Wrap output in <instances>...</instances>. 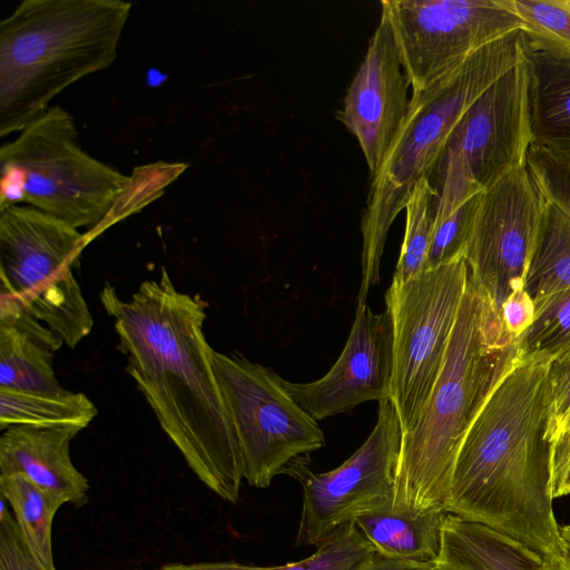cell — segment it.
Wrapping results in <instances>:
<instances>
[{
    "label": "cell",
    "instance_id": "cell-18",
    "mask_svg": "<svg viewBox=\"0 0 570 570\" xmlns=\"http://www.w3.org/2000/svg\"><path fill=\"white\" fill-rule=\"evenodd\" d=\"M439 570H548L549 562L520 541L448 513L433 561Z\"/></svg>",
    "mask_w": 570,
    "mask_h": 570
},
{
    "label": "cell",
    "instance_id": "cell-16",
    "mask_svg": "<svg viewBox=\"0 0 570 570\" xmlns=\"http://www.w3.org/2000/svg\"><path fill=\"white\" fill-rule=\"evenodd\" d=\"M72 428L11 426L0 436V475L21 474L80 508L88 503V479L73 465Z\"/></svg>",
    "mask_w": 570,
    "mask_h": 570
},
{
    "label": "cell",
    "instance_id": "cell-3",
    "mask_svg": "<svg viewBox=\"0 0 570 570\" xmlns=\"http://www.w3.org/2000/svg\"><path fill=\"white\" fill-rule=\"evenodd\" d=\"M519 355L499 311L469 278L441 372L402 436L393 510H445L461 444Z\"/></svg>",
    "mask_w": 570,
    "mask_h": 570
},
{
    "label": "cell",
    "instance_id": "cell-27",
    "mask_svg": "<svg viewBox=\"0 0 570 570\" xmlns=\"http://www.w3.org/2000/svg\"><path fill=\"white\" fill-rule=\"evenodd\" d=\"M508 1L530 47L570 58V0Z\"/></svg>",
    "mask_w": 570,
    "mask_h": 570
},
{
    "label": "cell",
    "instance_id": "cell-22",
    "mask_svg": "<svg viewBox=\"0 0 570 570\" xmlns=\"http://www.w3.org/2000/svg\"><path fill=\"white\" fill-rule=\"evenodd\" d=\"M0 495L7 500L30 553L43 570H56L52 523L66 502L21 474L0 475Z\"/></svg>",
    "mask_w": 570,
    "mask_h": 570
},
{
    "label": "cell",
    "instance_id": "cell-2",
    "mask_svg": "<svg viewBox=\"0 0 570 570\" xmlns=\"http://www.w3.org/2000/svg\"><path fill=\"white\" fill-rule=\"evenodd\" d=\"M550 363L544 355H519L498 382L461 444L445 511L563 567L567 549L550 474Z\"/></svg>",
    "mask_w": 570,
    "mask_h": 570
},
{
    "label": "cell",
    "instance_id": "cell-13",
    "mask_svg": "<svg viewBox=\"0 0 570 570\" xmlns=\"http://www.w3.org/2000/svg\"><path fill=\"white\" fill-rule=\"evenodd\" d=\"M544 208L525 165L480 193L464 259L469 278L499 313L512 292L524 288Z\"/></svg>",
    "mask_w": 570,
    "mask_h": 570
},
{
    "label": "cell",
    "instance_id": "cell-34",
    "mask_svg": "<svg viewBox=\"0 0 570 570\" xmlns=\"http://www.w3.org/2000/svg\"><path fill=\"white\" fill-rule=\"evenodd\" d=\"M357 570H439L433 561L391 559L376 552Z\"/></svg>",
    "mask_w": 570,
    "mask_h": 570
},
{
    "label": "cell",
    "instance_id": "cell-33",
    "mask_svg": "<svg viewBox=\"0 0 570 570\" xmlns=\"http://www.w3.org/2000/svg\"><path fill=\"white\" fill-rule=\"evenodd\" d=\"M500 316L514 338L520 337L534 318V302L524 288L512 292L502 303Z\"/></svg>",
    "mask_w": 570,
    "mask_h": 570
},
{
    "label": "cell",
    "instance_id": "cell-11",
    "mask_svg": "<svg viewBox=\"0 0 570 570\" xmlns=\"http://www.w3.org/2000/svg\"><path fill=\"white\" fill-rule=\"evenodd\" d=\"M402 436L399 413L391 400H384L371 434L340 466L315 473L307 456L288 464L283 473L303 489L297 546L317 547L358 517L393 507Z\"/></svg>",
    "mask_w": 570,
    "mask_h": 570
},
{
    "label": "cell",
    "instance_id": "cell-9",
    "mask_svg": "<svg viewBox=\"0 0 570 570\" xmlns=\"http://www.w3.org/2000/svg\"><path fill=\"white\" fill-rule=\"evenodd\" d=\"M215 375L238 441L244 480L267 488L294 460L325 445L323 431L273 368L213 350Z\"/></svg>",
    "mask_w": 570,
    "mask_h": 570
},
{
    "label": "cell",
    "instance_id": "cell-26",
    "mask_svg": "<svg viewBox=\"0 0 570 570\" xmlns=\"http://www.w3.org/2000/svg\"><path fill=\"white\" fill-rule=\"evenodd\" d=\"M534 318L517 338L520 355H544L551 360L570 352V288L540 296Z\"/></svg>",
    "mask_w": 570,
    "mask_h": 570
},
{
    "label": "cell",
    "instance_id": "cell-28",
    "mask_svg": "<svg viewBox=\"0 0 570 570\" xmlns=\"http://www.w3.org/2000/svg\"><path fill=\"white\" fill-rule=\"evenodd\" d=\"M186 167L187 165L184 163L165 161L136 167L129 176L125 189L99 227L97 236L115 223L160 197L166 186L173 183Z\"/></svg>",
    "mask_w": 570,
    "mask_h": 570
},
{
    "label": "cell",
    "instance_id": "cell-14",
    "mask_svg": "<svg viewBox=\"0 0 570 570\" xmlns=\"http://www.w3.org/2000/svg\"><path fill=\"white\" fill-rule=\"evenodd\" d=\"M409 78L392 21L381 1L380 22L335 117L356 137L373 176L407 114Z\"/></svg>",
    "mask_w": 570,
    "mask_h": 570
},
{
    "label": "cell",
    "instance_id": "cell-1",
    "mask_svg": "<svg viewBox=\"0 0 570 570\" xmlns=\"http://www.w3.org/2000/svg\"><path fill=\"white\" fill-rule=\"evenodd\" d=\"M99 297L114 321L126 371L163 431L210 491L236 502L243 460L204 334L206 303L178 291L165 268L128 299L109 283Z\"/></svg>",
    "mask_w": 570,
    "mask_h": 570
},
{
    "label": "cell",
    "instance_id": "cell-32",
    "mask_svg": "<svg viewBox=\"0 0 570 570\" xmlns=\"http://www.w3.org/2000/svg\"><path fill=\"white\" fill-rule=\"evenodd\" d=\"M550 474L553 499L570 494V429L550 441Z\"/></svg>",
    "mask_w": 570,
    "mask_h": 570
},
{
    "label": "cell",
    "instance_id": "cell-25",
    "mask_svg": "<svg viewBox=\"0 0 570 570\" xmlns=\"http://www.w3.org/2000/svg\"><path fill=\"white\" fill-rule=\"evenodd\" d=\"M436 191L430 178L420 179L405 205L406 222L394 283H404L426 269L433 235Z\"/></svg>",
    "mask_w": 570,
    "mask_h": 570
},
{
    "label": "cell",
    "instance_id": "cell-35",
    "mask_svg": "<svg viewBox=\"0 0 570 570\" xmlns=\"http://www.w3.org/2000/svg\"><path fill=\"white\" fill-rule=\"evenodd\" d=\"M561 534L567 549V566L566 570H570V524L561 527Z\"/></svg>",
    "mask_w": 570,
    "mask_h": 570
},
{
    "label": "cell",
    "instance_id": "cell-5",
    "mask_svg": "<svg viewBox=\"0 0 570 570\" xmlns=\"http://www.w3.org/2000/svg\"><path fill=\"white\" fill-rule=\"evenodd\" d=\"M525 37L515 30L471 53L424 90L411 96L407 114L372 181L362 216V277L357 305L380 282L389 230L415 184L431 178L464 114L502 75L525 57Z\"/></svg>",
    "mask_w": 570,
    "mask_h": 570
},
{
    "label": "cell",
    "instance_id": "cell-15",
    "mask_svg": "<svg viewBox=\"0 0 570 570\" xmlns=\"http://www.w3.org/2000/svg\"><path fill=\"white\" fill-rule=\"evenodd\" d=\"M393 325L389 309L357 305L345 346L331 370L308 383L285 381L293 399L316 421L348 413L366 401L391 400Z\"/></svg>",
    "mask_w": 570,
    "mask_h": 570
},
{
    "label": "cell",
    "instance_id": "cell-10",
    "mask_svg": "<svg viewBox=\"0 0 570 570\" xmlns=\"http://www.w3.org/2000/svg\"><path fill=\"white\" fill-rule=\"evenodd\" d=\"M468 281L462 257L392 282L385 294L393 325L391 401L403 433L415 424L441 372Z\"/></svg>",
    "mask_w": 570,
    "mask_h": 570
},
{
    "label": "cell",
    "instance_id": "cell-23",
    "mask_svg": "<svg viewBox=\"0 0 570 570\" xmlns=\"http://www.w3.org/2000/svg\"><path fill=\"white\" fill-rule=\"evenodd\" d=\"M374 549L353 522L344 524L325 539L308 558L276 567H257L235 561L166 563L157 570H357Z\"/></svg>",
    "mask_w": 570,
    "mask_h": 570
},
{
    "label": "cell",
    "instance_id": "cell-24",
    "mask_svg": "<svg viewBox=\"0 0 570 570\" xmlns=\"http://www.w3.org/2000/svg\"><path fill=\"white\" fill-rule=\"evenodd\" d=\"M570 288V219L546 203L524 289L535 299Z\"/></svg>",
    "mask_w": 570,
    "mask_h": 570
},
{
    "label": "cell",
    "instance_id": "cell-7",
    "mask_svg": "<svg viewBox=\"0 0 570 570\" xmlns=\"http://www.w3.org/2000/svg\"><path fill=\"white\" fill-rule=\"evenodd\" d=\"M85 233L28 205L0 208V296L12 301L75 348L94 320L73 271Z\"/></svg>",
    "mask_w": 570,
    "mask_h": 570
},
{
    "label": "cell",
    "instance_id": "cell-4",
    "mask_svg": "<svg viewBox=\"0 0 570 570\" xmlns=\"http://www.w3.org/2000/svg\"><path fill=\"white\" fill-rule=\"evenodd\" d=\"M132 4L121 0H23L0 22V136L19 132L52 99L108 68Z\"/></svg>",
    "mask_w": 570,
    "mask_h": 570
},
{
    "label": "cell",
    "instance_id": "cell-30",
    "mask_svg": "<svg viewBox=\"0 0 570 570\" xmlns=\"http://www.w3.org/2000/svg\"><path fill=\"white\" fill-rule=\"evenodd\" d=\"M0 570H43L27 548L19 525L0 495Z\"/></svg>",
    "mask_w": 570,
    "mask_h": 570
},
{
    "label": "cell",
    "instance_id": "cell-36",
    "mask_svg": "<svg viewBox=\"0 0 570 570\" xmlns=\"http://www.w3.org/2000/svg\"><path fill=\"white\" fill-rule=\"evenodd\" d=\"M567 429H570V412H569V414L567 415V417H566V420H564V422H563V424H562V426H561L560 431H559L557 434L561 433L562 431H564V430H567ZM557 434H556V435H557ZM556 435H554V436H556ZM550 441H551V440H550Z\"/></svg>",
    "mask_w": 570,
    "mask_h": 570
},
{
    "label": "cell",
    "instance_id": "cell-29",
    "mask_svg": "<svg viewBox=\"0 0 570 570\" xmlns=\"http://www.w3.org/2000/svg\"><path fill=\"white\" fill-rule=\"evenodd\" d=\"M479 196L471 197L446 216L434 219L426 269L464 258Z\"/></svg>",
    "mask_w": 570,
    "mask_h": 570
},
{
    "label": "cell",
    "instance_id": "cell-6",
    "mask_svg": "<svg viewBox=\"0 0 570 570\" xmlns=\"http://www.w3.org/2000/svg\"><path fill=\"white\" fill-rule=\"evenodd\" d=\"M128 180L82 148L73 117L59 106L0 148V208L27 204L86 228L88 244Z\"/></svg>",
    "mask_w": 570,
    "mask_h": 570
},
{
    "label": "cell",
    "instance_id": "cell-20",
    "mask_svg": "<svg viewBox=\"0 0 570 570\" xmlns=\"http://www.w3.org/2000/svg\"><path fill=\"white\" fill-rule=\"evenodd\" d=\"M392 508L364 514L353 523L374 551L383 557L434 561L448 512L444 509L412 512Z\"/></svg>",
    "mask_w": 570,
    "mask_h": 570
},
{
    "label": "cell",
    "instance_id": "cell-8",
    "mask_svg": "<svg viewBox=\"0 0 570 570\" xmlns=\"http://www.w3.org/2000/svg\"><path fill=\"white\" fill-rule=\"evenodd\" d=\"M531 145L524 57L479 97L453 129L432 175L434 219L524 166Z\"/></svg>",
    "mask_w": 570,
    "mask_h": 570
},
{
    "label": "cell",
    "instance_id": "cell-21",
    "mask_svg": "<svg viewBox=\"0 0 570 570\" xmlns=\"http://www.w3.org/2000/svg\"><path fill=\"white\" fill-rule=\"evenodd\" d=\"M98 411L83 393L31 392L0 387V430L11 426L87 428Z\"/></svg>",
    "mask_w": 570,
    "mask_h": 570
},
{
    "label": "cell",
    "instance_id": "cell-31",
    "mask_svg": "<svg viewBox=\"0 0 570 570\" xmlns=\"http://www.w3.org/2000/svg\"><path fill=\"white\" fill-rule=\"evenodd\" d=\"M549 383L551 390V416L548 439L550 441L560 431L570 412V352L551 360Z\"/></svg>",
    "mask_w": 570,
    "mask_h": 570
},
{
    "label": "cell",
    "instance_id": "cell-19",
    "mask_svg": "<svg viewBox=\"0 0 570 570\" xmlns=\"http://www.w3.org/2000/svg\"><path fill=\"white\" fill-rule=\"evenodd\" d=\"M525 62L532 144L570 151V58L527 43Z\"/></svg>",
    "mask_w": 570,
    "mask_h": 570
},
{
    "label": "cell",
    "instance_id": "cell-12",
    "mask_svg": "<svg viewBox=\"0 0 570 570\" xmlns=\"http://www.w3.org/2000/svg\"><path fill=\"white\" fill-rule=\"evenodd\" d=\"M412 95L522 21L508 0H383Z\"/></svg>",
    "mask_w": 570,
    "mask_h": 570
},
{
    "label": "cell",
    "instance_id": "cell-17",
    "mask_svg": "<svg viewBox=\"0 0 570 570\" xmlns=\"http://www.w3.org/2000/svg\"><path fill=\"white\" fill-rule=\"evenodd\" d=\"M65 345L49 327L0 296V387L58 392L55 353Z\"/></svg>",
    "mask_w": 570,
    "mask_h": 570
}]
</instances>
